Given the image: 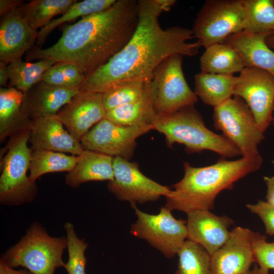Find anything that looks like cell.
<instances>
[{"mask_svg": "<svg viewBox=\"0 0 274 274\" xmlns=\"http://www.w3.org/2000/svg\"><path fill=\"white\" fill-rule=\"evenodd\" d=\"M139 21L131 38L107 63L86 76L80 91L104 93L119 83L151 81L157 67L175 55L192 56L201 47L192 29L179 26L162 28L158 18L162 10L155 0H139Z\"/></svg>", "mask_w": 274, "mask_h": 274, "instance_id": "cell-1", "label": "cell"}, {"mask_svg": "<svg viewBox=\"0 0 274 274\" xmlns=\"http://www.w3.org/2000/svg\"><path fill=\"white\" fill-rule=\"evenodd\" d=\"M138 1L117 0L108 9L64 26L52 46H33L25 53L26 61L44 59L68 62L85 76L107 63L128 42L138 26Z\"/></svg>", "mask_w": 274, "mask_h": 274, "instance_id": "cell-2", "label": "cell"}, {"mask_svg": "<svg viewBox=\"0 0 274 274\" xmlns=\"http://www.w3.org/2000/svg\"><path fill=\"white\" fill-rule=\"evenodd\" d=\"M263 162L259 154L243 156L235 160L221 158L213 164L200 167L184 163V175L173 185L166 198L165 207L186 214L196 210H211L217 195L249 174L259 169Z\"/></svg>", "mask_w": 274, "mask_h": 274, "instance_id": "cell-3", "label": "cell"}, {"mask_svg": "<svg viewBox=\"0 0 274 274\" xmlns=\"http://www.w3.org/2000/svg\"><path fill=\"white\" fill-rule=\"evenodd\" d=\"M151 124L154 130L165 136L168 147L179 143L184 145L189 153L207 150L224 158L242 155L238 148L232 143L206 126L201 115L194 106L183 108L170 114L155 113Z\"/></svg>", "mask_w": 274, "mask_h": 274, "instance_id": "cell-4", "label": "cell"}, {"mask_svg": "<svg viewBox=\"0 0 274 274\" xmlns=\"http://www.w3.org/2000/svg\"><path fill=\"white\" fill-rule=\"evenodd\" d=\"M67 248L65 236H52L42 224L32 223L25 234L2 255L0 261L11 268L22 267L33 274H54L64 267L62 255Z\"/></svg>", "mask_w": 274, "mask_h": 274, "instance_id": "cell-5", "label": "cell"}, {"mask_svg": "<svg viewBox=\"0 0 274 274\" xmlns=\"http://www.w3.org/2000/svg\"><path fill=\"white\" fill-rule=\"evenodd\" d=\"M30 130L9 140L2 160L0 177V203L18 206L32 202L38 193L36 182L27 176L32 150L28 146Z\"/></svg>", "mask_w": 274, "mask_h": 274, "instance_id": "cell-6", "label": "cell"}, {"mask_svg": "<svg viewBox=\"0 0 274 274\" xmlns=\"http://www.w3.org/2000/svg\"><path fill=\"white\" fill-rule=\"evenodd\" d=\"M245 21L242 0H209L197 13L192 30L200 46L206 48L244 30Z\"/></svg>", "mask_w": 274, "mask_h": 274, "instance_id": "cell-7", "label": "cell"}, {"mask_svg": "<svg viewBox=\"0 0 274 274\" xmlns=\"http://www.w3.org/2000/svg\"><path fill=\"white\" fill-rule=\"evenodd\" d=\"M214 126L235 145L243 156L259 154L258 146L264 139L249 107L241 97L234 96L214 107Z\"/></svg>", "mask_w": 274, "mask_h": 274, "instance_id": "cell-8", "label": "cell"}, {"mask_svg": "<svg viewBox=\"0 0 274 274\" xmlns=\"http://www.w3.org/2000/svg\"><path fill=\"white\" fill-rule=\"evenodd\" d=\"M133 208L137 219L131 226V234L146 240L167 258L177 255L187 239L186 222L175 218L165 206L157 214L146 213L136 207Z\"/></svg>", "mask_w": 274, "mask_h": 274, "instance_id": "cell-9", "label": "cell"}, {"mask_svg": "<svg viewBox=\"0 0 274 274\" xmlns=\"http://www.w3.org/2000/svg\"><path fill=\"white\" fill-rule=\"evenodd\" d=\"M152 129V124L123 126L105 118L95 125L80 143L84 150L129 160L133 156L136 139Z\"/></svg>", "mask_w": 274, "mask_h": 274, "instance_id": "cell-10", "label": "cell"}, {"mask_svg": "<svg viewBox=\"0 0 274 274\" xmlns=\"http://www.w3.org/2000/svg\"><path fill=\"white\" fill-rule=\"evenodd\" d=\"M182 57L172 55L155 70L153 80L157 85L155 103L156 113L170 114L189 106H194L197 96L189 87L182 70Z\"/></svg>", "mask_w": 274, "mask_h": 274, "instance_id": "cell-11", "label": "cell"}, {"mask_svg": "<svg viewBox=\"0 0 274 274\" xmlns=\"http://www.w3.org/2000/svg\"><path fill=\"white\" fill-rule=\"evenodd\" d=\"M114 179L108 189L118 199L128 201L132 208L137 203L154 201L168 196L172 190L144 175L136 162L120 157L113 158Z\"/></svg>", "mask_w": 274, "mask_h": 274, "instance_id": "cell-12", "label": "cell"}, {"mask_svg": "<svg viewBox=\"0 0 274 274\" xmlns=\"http://www.w3.org/2000/svg\"><path fill=\"white\" fill-rule=\"evenodd\" d=\"M233 95L242 98L264 133L274 121V76L255 67H246L237 77Z\"/></svg>", "mask_w": 274, "mask_h": 274, "instance_id": "cell-13", "label": "cell"}, {"mask_svg": "<svg viewBox=\"0 0 274 274\" xmlns=\"http://www.w3.org/2000/svg\"><path fill=\"white\" fill-rule=\"evenodd\" d=\"M256 233L248 228L236 227L228 241L211 256L214 274H242L255 263L254 243Z\"/></svg>", "mask_w": 274, "mask_h": 274, "instance_id": "cell-14", "label": "cell"}, {"mask_svg": "<svg viewBox=\"0 0 274 274\" xmlns=\"http://www.w3.org/2000/svg\"><path fill=\"white\" fill-rule=\"evenodd\" d=\"M102 93L80 91L57 113L65 128L78 141L106 118Z\"/></svg>", "mask_w": 274, "mask_h": 274, "instance_id": "cell-15", "label": "cell"}, {"mask_svg": "<svg viewBox=\"0 0 274 274\" xmlns=\"http://www.w3.org/2000/svg\"><path fill=\"white\" fill-rule=\"evenodd\" d=\"M187 214V239L201 246L211 256L229 239L228 228L233 224L226 215L219 216L210 210H196Z\"/></svg>", "mask_w": 274, "mask_h": 274, "instance_id": "cell-16", "label": "cell"}, {"mask_svg": "<svg viewBox=\"0 0 274 274\" xmlns=\"http://www.w3.org/2000/svg\"><path fill=\"white\" fill-rule=\"evenodd\" d=\"M19 7L1 19L0 60L8 64L21 59L33 47L37 38L38 31L28 25Z\"/></svg>", "mask_w": 274, "mask_h": 274, "instance_id": "cell-17", "label": "cell"}, {"mask_svg": "<svg viewBox=\"0 0 274 274\" xmlns=\"http://www.w3.org/2000/svg\"><path fill=\"white\" fill-rule=\"evenodd\" d=\"M32 121L29 139L32 150H49L75 156H79L84 151L81 143L64 128L57 115Z\"/></svg>", "mask_w": 274, "mask_h": 274, "instance_id": "cell-18", "label": "cell"}, {"mask_svg": "<svg viewBox=\"0 0 274 274\" xmlns=\"http://www.w3.org/2000/svg\"><path fill=\"white\" fill-rule=\"evenodd\" d=\"M79 92L41 81L23 93L22 110L31 120L57 115Z\"/></svg>", "mask_w": 274, "mask_h": 274, "instance_id": "cell-19", "label": "cell"}, {"mask_svg": "<svg viewBox=\"0 0 274 274\" xmlns=\"http://www.w3.org/2000/svg\"><path fill=\"white\" fill-rule=\"evenodd\" d=\"M267 35L243 30L229 36L223 43L236 49L243 57L247 67L261 69L274 76V51L265 42Z\"/></svg>", "mask_w": 274, "mask_h": 274, "instance_id": "cell-20", "label": "cell"}, {"mask_svg": "<svg viewBox=\"0 0 274 274\" xmlns=\"http://www.w3.org/2000/svg\"><path fill=\"white\" fill-rule=\"evenodd\" d=\"M74 168L65 176V183L77 188L89 181L113 180V158L99 152L84 150Z\"/></svg>", "mask_w": 274, "mask_h": 274, "instance_id": "cell-21", "label": "cell"}, {"mask_svg": "<svg viewBox=\"0 0 274 274\" xmlns=\"http://www.w3.org/2000/svg\"><path fill=\"white\" fill-rule=\"evenodd\" d=\"M156 96L157 85L152 80L146 84L142 95L138 99L107 111L106 118L123 126L151 124L152 117L156 113Z\"/></svg>", "mask_w": 274, "mask_h": 274, "instance_id": "cell-22", "label": "cell"}, {"mask_svg": "<svg viewBox=\"0 0 274 274\" xmlns=\"http://www.w3.org/2000/svg\"><path fill=\"white\" fill-rule=\"evenodd\" d=\"M23 92L14 87L0 88V141L30 130L32 120L22 110Z\"/></svg>", "mask_w": 274, "mask_h": 274, "instance_id": "cell-23", "label": "cell"}, {"mask_svg": "<svg viewBox=\"0 0 274 274\" xmlns=\"http://www.w3.org/2000/svg\"><path fill=\"white\" fill-rule=\"evenodd\" d=\"M201 72L225 75L240 73L247 67L238 51L225 43L212 45L200 57Z\"/></svg>", "mask_w": 274, "mask_h": 274, "instance_id": "cell-24", "label": "cell"}, {"mask_svg": "<svg viewBox=\"0 0 274 274\" xmlns=\"http://www.w3.org/2000/svg\"><path fill=\"white\" fill-rule=\"evenodd\" d=\"M194 79L197 96L204 104L215 107L233 95L237 77L201 72Z\"/></svg>", "mask_w": 274, "mask_h": 274, "instance_id": "cell-25", "label": "cell"}, {"mask_svg": "<svg viewBox=\"0 0 274 274\" xmlns=\"http://www.w3.org/2000/svg\"><path fill=\"white\" fill-rule=\"evenodd\" d=\"M57 62L51 59H41L35 62L23 61L19 59L7 66L9 78V87H14L23 93L42 81L47 71Z\"/></svg>", "mask_w": 274, "mask_h": 274, "instance_id": "cell-26", "label": "cell"}, {"mask_svg": "<svg viewBox=\"0 0 274 274\" xmlns=\"http://www.w3.org/2000/svg\"><path fill=\"white\" fill-rule=\"evenodd\" d=\"M78 156L49 150H32L29 177L36 181L41 176L50 173L70 172L76 164Z\"/></svg>", "mask_w": 274, "mask_h": 274, "instance_id": "cell-27", "label": "cell"}, {"mask_svg": "<svg viewBox=\"0 0 274 274\" xmlns=\"http://www.w3.org/2000/svg\"><path fill=\"white\" fill-rule=\"evenodd\" d=\"M76 0H33L19 7L28 25L37 30L49 24L52 19L64 13Z\"/></svg>", "mask_w": 274, "mask_h": 274, "instance_id": "cell-28", "label": "cell"}, {"mask_svg": "<svg viewBox=\"0 0 274 274\" xmlns=\"http://www.w3.org/2000/svg\"><path fill=\"white\" fill-rule=\"evenodd\" d=\"M117 0L77 1L58 18L52 19L38 32L36 46L41 48L49 34L57 27L64 22L72 21L79 17H85L100 12L110 8Z\"/></svg>", "mask_w": 274, "mask_h": 274, "instance_id": "cell-29", "label": "cell"}, {"mask_svg": "<svg viewBox=\"0 0 274 274\" xmlns=\"http://www.w3.org/2000/svg\"><path fill=\"white\" fill-rule=\"evenodd\" d=\"M245 10L244 30L251 33L274 32V1L242 0Z\"/></svg>", "mask_w": 274, "mask_h": 274, "instance_id": "cell-30", "label": "cell"}, {"mask_svg": "<svg viewBox=\"0 0 274 274\" xmlns=\"http://www.w3.org/2000/svg\"><path fill=\"white\" fill-rule=\"evenodd\" d=\"M175 274H214L211 255L199 244L186 239L179 250Z\"/></svg>", "mask_w": 274, "mask_h": 274, "instance_id": "cell-31", "label": "cell"}, {"mask_svg": "<svg viewBox=\"0 0 274 274\" xmlns=\"http://www.w3.org/2000/svg\"><path fill=\"white\" fill-rule=\"evenodd\" d=\"M147 83L143 81H126L110 87L102 93L106 111L138 99L142 95Z\"/></svg>", "mask_w": 274, "mask_h": 274, "instance_id": "cell-32", "label": "cell"}, {"mask_svg": "<svg viewBox=\"0 0 274 274\" xmlns=\"http://www.w3.org/2000/svg\"><path fill=\"white\" fill-rule=\"evenodd\" d=\"M85 78L74 64L57 62L47 70L42 81L55 86L79 90Z\"/></svg>", "mask_w": 274, "mask_h": 274, "instance_id": "cell-33", "label": "cell"}, {"mask_svg": "<svg viewBox=\"0 0 274 274\" xmlns=\"http://www.w3.org/2000/svg\"><path fill=\"white\" fill-rule=\"evenodd\" d=\"M65 231L68 258L63 268L68 274H86L85 251L88 244L80 238L73 223L66 222L63 225Z\"/></svg>", "mask_w": 274, "mask_h": 274, "instance_id": "cell-34", "label": "cell"}, {"mask_svg": "<svg viewBox=\"0 0 274 274\" xmlns=\"http://www.w3.org/2000/svg\"><path fill=\"white\" fill-rule=\"evenodd\" d=\"M265 235L256 233L254 243L255 263L264 272L274 269V241L268 242Z\"/></svg>", "mask_w": 274, "mask_h": 274, "instance_id": "cell-35", "label": "cell"}, {"mask_svg": "<svg viewBox=\"0 0 274 274\" xmlns=\"http://www.w3.org/2000/svg\"><path fill=\"white\" fill-rule=\"evenodd\" d=\"M247 208L261 219L266 233L274 235V207L266 201L259 200L256 204H247Z\"/></svg>", "mask_w": 274, "mask_h": 274, "instance_id": "cell-36", "label": "cell"}, {"mask_svg": "<svg viewBox=\"0 0 274 274\" xmlns=\"http://www.w3.org/2000/svg\"><path fill=\"white\" fill-rule=\"evenodd\" d=\"M23 3L21 0H0V15L3 16L14 10Z\"/></svg>", "mask_w": 274, "mask_h": 274, "instance_id": "cell-37", "label": "cell"}, {"mask_svg": "<svg viewBox=\"0 0 274 274\" xmlns=\"http://www.w3.org/2000/svg\"><path fill=\"white\" fill-rule=\"evenodd\" d=\"M263 178L267 187L266 201L274 207V176Z\"/></svg>", "mask_w": 274, "mask_h": 274, "instance_id": "cell-38", "label": "cell"}, {"mask_svg": "<svg viewBox=\"0 0 274 274\" xmlns=\"http://www.w3.org/2000/svg\"><path fill=\"white\" fill-rule=\"evenodd\" d=\"M0 274H33L26 269L16 270L0 261Z\"/></svg>", "mask_w": 274, "mask_h": 274, "instance_id": "cell-39", "label": "cell"}, {"mask_svg": "<svg viewBox=\"0 0 274 274\" xmlns=\"http://www.w3.org/2000/svg\"><path fill=\"white\" fill-rule=\"evenodd\" d=\"M8 65L4 62L0 61V86L3 88H5L8 80H9L7 69Z\"/></svg>", "mask_w": 274, "mask_h": 274, "instance_id": "cell-40", "label": "cell"}, {"mask_svg": "<svg viewBox=\"0 0 274 274\" xmlns=\"http://www.w3.org/2000/svg\"><path fill=\"white\" fill-rule=\"evenodd\" d=\"M162 11H168L176 3L175 0H155Z\"/></svg>", "mask_w": 274, "mask_h": 274, "instance_id": "cell-41", "label": "cell"}, {"mask_svg": "<svg viewBox=\"0 0 274 274\" xmlns=\"http://www.w3.org/2000/svg\"><path fill=\"white\" fill-rule=\"evenodd\" d=\"M242 274H269L263 271L258 265L257 264H255L253 268L252 269H249L248 271Z\"/></svg>", "mask_w": 274, "mask_h": 274, "instance_id": "cell-42", "label": "cell"}, {"mask_svg": "<svg viewBox=\"0 0 274 274\" xmlns=\"http://www.w3.org/2000/svg\"><path fill=\"white\" fill-rule=\"evenodd\" d=\"M267 45L274 51V32L267 35L265 38Z\"/></svg>", "mask_w": 274, "mask_h": 274, "instance_id": "cell-43", "label": "cell"}, {"mask_svg": "<svg viewBox=\"0 0 274 274\" xmlns=\"http://www.w3.org/2000/svg\"><path fill=\"white\" fill-rule=\"evenodd\" d=\"M273 122V125H274V121Z\"/></svg>", "mask_w": 274, "mask_h": 274, "instance_id": "cell-44", "label": "cell"}, {"mask_svg": "<svg viewBox=\"0 0 274 274\" xmlns=\"http://www.w3.org/2000/svg\"></svg>", "mask_w": 274, "mask_h": 274, "instance_id": "cell-45", "label": "cell"}]
</instances>
